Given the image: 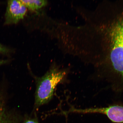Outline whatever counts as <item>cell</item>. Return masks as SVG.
Returning <instances> with one entry per match:
<instances>
[{
  "label": "cell",
  "mask_w": 123,
  "mask_h": 123,
  "mask_svg": "<svg viewBox=\"0 0 123 123\" xmlns=\"http://www.w3.org/2000/svg\"><path fill=\"white\" fill-rule=\"evenodd\" d=\"M68 73L66 69L54 65L37 80L34 107L47 103L53 98L56 86L65 81Z\"/></svg>",
  "instance_id": "6da1fadb"
},
{
  "label": "cell",
  "mask_w": 123,
  "mask_h": 123,
  "mask_svg": "<svg viewBox=\"0 0 123 123\" xmlns=\"http://www.w3.org/2000/svg\"><path fill=\"white\" fill-rule=\"evenodd\" d=\"M27 11V7L21 0L8 1L5 24L7 25L16 24L24 18Z\"/></svg>",
  "instance_id": "7a4b0ae2"
},
{
  "label": "cell",
  "mask_w": 123,
  "mask_h": 123,
  "mask_svg": "<svg viewBox=\"0 0 123 123\" xmlns=\"http://www.w3.org/2000/svg\"><path fill=\"white\" fill-rule=\"evenodd\" d=\"M2 96L0 95V123H18L21 118L19 115L8 110Z\"/></svg>",
  "instance_id": "3957f363"
},
{
  "label": "cell",
  "mask_w": 123,
  "mask_h": 123,
  "mask_svg": "<svg viewBox=\"0 0 123 123\" xmlns=\"http://www.w3.org/2000/svg\"><path fill=\"white\" fill-rule=\"evenodd\" d=\"M26 7L32 10H38L47 4L45 0H21Z\"/></svg>",
  "instance_id": "277c9868"
},
{
  "label": "cell",
  "mask_w": 123,
  "mask_h": 123,
  "mask_svg": "<svg viewBox=\"0 0 123 123\" xmlns=\"http://www.w3.org/2000/svg\"><path fill=\"white\" fill-rule=\"evenodd\" d=\"M10 51V50L9 49L1 45L0 43V53L5 54L7 53H9Z\"/></svg>",
  "instance_id": "5b68a950"
},
{
  "label": "cell",
  "mask_w": 123,
  "mask_h": 123,
  "mask_svg": "<svg viewBox=\"0 0 123 123\" xmlns=\"http://www.w3.org/2000/svg\"><path fill=\"white\" fill-rule=\"evenodd\" d=\"M23 123H38L36 120L33 119H27Z\"/></svg>",
  "instance_id": "8992f818"
},
{
  "label": "cell",
  "mask_w": 123,
  "mask_h": 123,
  "mask_svg": "<svg viewBox=\"0 0 123 123\" xmlns=\"http://www.w3.org/2000/svg\"><path fill=\"white\" fill-rule=\"evenodd\" d=\"M8 62L7 60H0V66L5 64Z\"/></svg>",
  "instance_id": "52a82bcc"
}]
</instances>
